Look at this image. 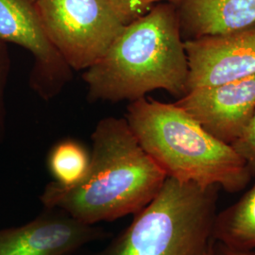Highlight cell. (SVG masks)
I'll return each mask as SVG.
<instances>
[{"mask_svg":"<svg viewBox=\"0 0 255 255\" xmlns=\"http://www.w3.org/2000/svg\"><path fill=\"white\" fill-rule=\"evenodd\" d=\"M166 175L139 144L126 119H101L92 133L88 171L71 187L49 182L41 195L48 209L85 224L135 215L161 191Z\"/></svg>","mask_w":255,"mask_h":255,"instance_id":"1","label":"cell"},{"mask_svg":"<svg viewBox=\"0 0 255 255\" xmlns=\"http://www.w3.org/2000/svg\"><path fill=\"white\" fill-rule=\"evenodd\" d=\"M188 77L177 8L157 3L126 25L106 53L84 70L88 100L117 103L135 101L162 89L180 99Z\"/></svg>","mask_w":255,"mask_h":255,"instance_id":"2","label":"cell"},{"mask_svg":"<svg viewBox=\"0 0 255 255\" xmlns=\"http://www.w3.org/2000/svg\"><path fill=\"white\" fill-rule=\"evenodd\" d=\"M126 120L166 177L228 193L243 190L254 177L234 146L212 135L175 103L146 97L131 101Z\"/></svg>","mask_w":255,"mask_h":255,"instance_id":"3","label":"cell"},{"mask_svg":"<svg viewBox=\"0 0 255 255\" xmlns=\"http://www.w3.org/2000/svg\"><path fill=\"white\" fill-rule=\"evenodd\" d=\"M219 191L167 177L102 255H209Z\"/></svg>","mask_w":255,"mask_h":255,"instance_id":"4","label":"cell"},{"mask_svg":"<svg viewBox=\"0 0 255 255\" xmlns=\"http://www.w3.org/2000/svg\"><path fill=\"white\" fill-rule=\"evenodd\" d=\"M46 35L75 71L106 53L125 27L106 0H36Z\"/></svg>","mask_w":255,"mask_h":255,"instance_id":"5","label":"cell"},{"mask_svg":"<svg viewBox=\"0 0 255 255\" xmlns=\"http://www.w3.org/2000/svg\"><path fill=\"white\" fill-rule=\"evenodd\" d=\"M0 40L22 46L32 55L29 83L41 98H54L72 79L73 70L46 35L35 2L0 0Z\"/></svg>","mask_w":255,"mask_h":255,"instance_id":"6","label":"cell"},{"mask_svg":"<svg viewBox=\"0 0 255 255\" xmlns=\"http://www.w3.org/2000/svg\"><path fill=\"white\" fill-rule=\"evenodd\" d=\"M186 92L255 75V23L226 33L184 41ZM185 92V93H186Z\"/></svg>","mask_w":255,"mask_h":255,"instance_id":"7","label":"cell"},{"mask_svg":"<svg viewBox=\"0 0 255 255\" xmlns=\"http://www.w3.org/2000/svg\"><path fill=\"white\" fill-rule=\"evenodd\" d=\"M220 141L233 145L255 115V75L186 92L174 102Z\"/></svg>","mask_w":255,"mask_h":255,"instance_id":"8","label":"cell"},{"mask_svg":"<svg viewBox=\"0 0 255 255\" xmlns=\"http://www.w3.org/2000/svg\"><path fill=\"white\" fill-rule=\"evenodd\" d=\"M51 210L27 224L0 230V255H67L103 235L64 211Z\"/></svg>","mask_w":255,"mask_h":255,"instance_id":"9","label":"cell"},{"mask_svg":"<svg viewBox=\"0 0 255 255\" xmlns=\"http://www.w3.org/2000/svg\"><path fill=\"white\" fill-rule=\"evenodd\" d=\"M175 5L183 41L255 23V0H179Z\"/></svg>","mask_w":255,"mask_h":255,"instance_id":"10","label":"cell"},{"mask_svg":"<svg viewBox=\"0 0 255 255\" xmlns=\"http://www.w3.org/2000/svg\"><path fill=\"white\" fill-rule=\"evenodd\" d=\"M212 237L225 246L255 251V183L236 203L217 213Z\"/></svg>","mask_w":255,"mask_h":255,"instance_id":"11","label":"cell"},{"mask_svg":"<svg viewBox=\"0 0 255 255\" xmlns=\"http://www.w3.org/2000/svg\"><path fill=\"white\" fill-rule=\"evenodd\" d=\"M90 160L91 153L80 142L65 139L52 147L47 164L54 178L53 182L64 187H71L84 178Z\"/></svg>","mask_w":255,"mask_h":255,"instance_id":"12","label":"cell"},{"mask_svg":"<svg viewBox=\"0 0 255 255\" xmlns=\"http://www.w3.org/2000/svg\"><path fill=\"white\" fill-rule=\"evenodd\" d=\"M120 21L126 26L143 16L157 3L169 1L177 3L179 0H106Z\"/></svg>","mask_w":255,"mask_h":255,"instance_id":"13","label":"cell"},{"mask_svg":"<svg viewBox=\"0 0 255 255\" xmlns=\"http://www.w3.org/2000/svg\"><path fill=\"white\" fill-rule=\"evenodd\" d=\"M10 70V58L7 43L0 40V139L4 133L6 110L5 90Z\"/></svg>","mask_w":255,"mask_h":255,"instance_id":"14","label":"cell"},{"mask_svg":"<svg viewBox=\"0 0 255 255\" xmlns=\"http://www.w3.org/2000/svg\"><path fill=\"white\" fill-rule=\"evenodd\" d=\"M232 146L241 155L255 176V115L245 133Z\"/></svg>","mask_w":255,"mask_h":255,"instance_id":"15","label":"cell"},{"mask_svg":"<svg viewBox=\"0 0 255 255\" xmlns=\"http://www.w3.org/2000/svg\"><path fill=\"white\" fill-rule=\"evenodd\" d=\"M211 255H255V251L237 250L213 240Z\"/></svg>","mask_w":255,"mask_h":255,"instance_id":"16","label":"cell"},{"mask_svg":"<svg viewBox=\"0 0 255 255\" xmlns=\"http://www.w3.org/2000/svg\"><path fill=\"white\" fill-rule=\"evenodd\" d=\"M212 255V250H211V253H210V255Z\"/></svg>","mask_w":255,"mask_h":255,"instance_id":"17","label":"cell"},{"mask_svg":"<svg viewBox=\"0 0 255 255\" xmlns=\"http://www.w3.org/2000/svg\"><path fill=\"white\" fill-rule=\"evenodd\" d=\"M31 1H33V2H35V1H36V0H31Z\"/></svg>","mask_w":255,"mask_h":255,"instance_id":"18","label":"cell"}]
</instances>
